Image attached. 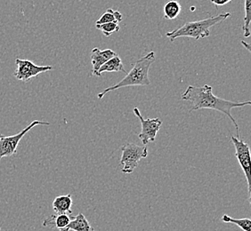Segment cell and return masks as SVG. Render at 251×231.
Wrapping results in <instances>:
<instances>
[{
    "label": "cell",
    "mask_w": 251,
    "mask_h": 231,
    "mask_svg": "<svg viewBox=\"0 0 251 231\" xmlns=\"http://www.w3.org/2000/svg\"><path fill=\"white\" fill-rule=\"evenodd\" d=\"M182 99L191 103L192 108L190 110V112L207 109V110L219 111L223 114L226 115L232 120L236 128L237 137H241L240 132H239V125L231 114V111L235 108L250 106L251 104V101L236 102V101H228V100L219 98L213 94L212 87L208 85H204L203 87L189 86L184 93L182 94Z\"/></svg>",
    "instance_id": "obj_1"
},
{
    "label": "cell",
    "mask_w": 251,
    "mask_h": 231,
    "mask_svg": "<svg viewBox=\"0 0 251 231\" xmlns=\"http://www.w3.org/2000/svg\"><path fill=\"white\" fill-rule=\"evenodd\" d=\"M154 61L155 53L153 51L147 53L145 56L140 58L139 60H137L130 71L126 73V77L120 82L108 87L100 93H98L97 95L98 99L101 100L108 92L115 91L123 87L150 86L149 70L151 64L154 63Z\"/></svg>",
    "instance_id": "obj_2"
},
{
    "label": "cell",
    "mask_w": 251,
    "mask_h": 231,
    "mask_svg": "<svg viewBox=\"0 0 251 231\" xmlns=\"http://www.w3.org/2000/svg\"><path fill=\"white\" fill-rule=\"evenodd\" d=\"M230 16V13H224L206 19L189 22L172 31L167 32L166 37L169 38L171 42H173L178 38H192L196 40L205 39L210 36V29L212 27L221 23Z\"/></svg>",
    "instance_id": "obj_3"
},
{
    "label": "cell",
    "mask_w": 251,
    "mask_h": 231,
    "mask_svg": "<svg viewBox=\"0 0 251 231\" xmlns=\"http://www.w3.org/2000/svg\"><path fill=\"white\" fill-rule=\"evenodd\" d=\"M121 163L122 173H132L138 166L141 159H146L148 156V149L146 146H139L134 143H126L122 147Z\"/></svg>",
    "instance_id": "obj_4"
},
{
    "label": "cell",
    "mask_w": 251,
    "mask_h": 231,
    "mask_svg": "<svg viewBox=\"0 0 251 231\" xmlns=\"http://www.w3.org/2000/svg\"><path fill=\"white\" fill-rule=\"evenodd\" d=\"M49 122L46 121L34 120L24 130L21 131L17 135L12 136H5L0 134V159L5 157H11L17 153V147L20 141L24 138L28 132L37 125H49Z\"/></svg>",
    "instance_id": "obj_5"
},
{
    "label": "cell",
    "mask_w": 251,
    "mask_h": 231,
    "mask_svg": "<svg viewBox=\"0 0 251 231\" xmlns=\"http://www.w3.org/2000/svg\"><path fill=\"white\" fill-rule=\"evenodd\" d=\"M231 140L235 149V157L242 167L243 173L246 176L248 193L250 195V199H251V148L249 143H247L246 141L242 140V137H236L232 135Z\"/></svg>",
    "instance_id": "obj_6"
},
{
    "label": "cell",
    "mask_w": 251,
    "mask_h": 231,
    "mask_svg": "<svg viewBox=\"0 0 251 231\" xmlns=\"http://www.w3.org/2000/svg\"><path fill=\"white\" fill-rule=\"evenodd\" d=\"M15 64L17 65V69H15L14 76L16 79L24 82H28L39 74L53 69L52 66H39L29 60H23L20 58L15 59Z\"/></svg>",
    "instance_id": "obj_7"
},
{
    "label": "cell",
    "mask_w": 251,
    "mask_h": 231,
    "mask_svg": "<svg viewBox=\"0 0 251 231\" xmlns=\"http://www.w3.org/2000/svg\"><path fill=\"white\" fill-rule=\"evenodd\" d=\"M133 111H134L135 116L140 120L141 125H142V131L138 135V137L142 141V143L144 144V146H146L151 141V142L155 141L157 134L162 125L161 119H159V118L145 119L143 117V116L141 115L140 111L136 107L134 108Z\"/></svg>",
    "instance_id": "obj_8"
},
{
    "label": "cell",
    "mask_w": 251,
    "mask_h": 231,
    "mask_svg": "<svg viewBox=\"0 0 251 231\" xmlns=\"http://www.w3.org/2000/svg\"><path fill=\"white\" fill-rule=\"evenodd\" d=\"M117 53L111 49H104L100 50L97 47L92 49L91 51V62H92L93 75L97 76L99 69L101 67L102 64L106 63L108 60L115 56Z\"/></svg>",
    "instance_id": "obj_9"
},
{
    "label": "cell",
    "mask_w": 251,
    "mask_h": 231,
    "mask_svg": "<svg viewBox=\"0 0 251 231\" xmlns=\"http://www.w3.org/2000/svg\"><path fill=\"white\" fill-rule=\"evenodd\" d=\"M73 205V198L71 194L59 196L53 199V209L55 213L62 214L66 213L69 215H72V207Z\"/></svg>",
    "instance_id": "obj_10"
},
{
    "label": "cell",
    "mask_w": 251,
    "mask_h": 231,
    "mask_svg": "<svg viewBox=\"0 0 251 231\" xmlns=\"http://www.w3.org/2000/svg\"><path fill=\"white\" fill-rule=\"evenodd\" d=\"M96 231L93 229L87 218L84 216L82 212H79L77 216L71 219V222L66 228L60 231Z\"/></svg>",
    "instance_id": "obj_11"
},
{
    "label": "cell",
    "mask_w": 251,
    "mask_h": 231,
    "mask_svg": "<svg viewBox=\"0 0 251 231\" xmlns=\"http://www.w3.org/2000/svg\"><path fill=\"white\" fill-rule=\"evenodd\" d=\"M104 72H124L126 73L125 68L122 63L121 57L116 54L115 56L108 60L106 63L101 65L97 72V77H100Z\"/></svg>",
    "instance_id": "obj_12"
},
{
    "label": "cell",
    "mask_w": 251,
    "mask_h": 231,
    "mask_svg": "<svg viewBox=\"0 0 251 231\" xmlns=\"http://www.w3.org/2000/svg\"><path fill=\"white\" fill-rule=\"evenodd\" d=\"M71 222V218L69 214L62 213V214H53L51 216L48 217L44 220L42 225L43 227L52 228V229H58L60 231L66 228L68 224Z\"/></svg>",
    "instance_id": "obj_13"
},
{
    "label": "cell",
    "mask_w": 251,
    "mask_h": 231,
    "mask_svg": "<svg viewBox=\"0 0 251 231\" xmlns=\"http://www.w3.org/2000/svg\"><path fill=\"white\" fill-rule=\"evenodd\" d=\"M181 12V5L176 0H170L164 5V19L175 20Z\"/></svg>",
    "instance_id": "obj_14"
},
{
    "label": "cell",
    "mask_w": 251,
    "mask_h": 231,
    "mask_svg": "<svg viewBox=\"0 0 251 231\" xmlns=\"http://www.w3.org/2000/svg\"><path fill=\"white\" fill-rule=\"evenodd\" d=\"M122 20H123V15H121V12L114 11L110 8L107 10L104 14H102L99 19L97 20L96 24H103V23H112V22L120 23L122 22Z\"/></svg>",
    "instance_id": "obj_15"
},
{
    "label": "cell",
    "mask_w": 251,
    "mask_h": 231,
    "mask_svg": "<svg viewBox=\"0 0 251 231\" xmlns=\"http://www.w3.org/2000/svg\"><path fill=\"white\" fill-rule=\"evenodd\" d=\"M221 221L225 223H232L241 228L243 231H251V220L249 218H242V219H235L232 217L228 216L226 214L223 215Z\"/></svg>",
    "instance_id": "obj_16"
},
{
    "label": "cell",
    "mask_w": 251,
    "mask_h": 231,
    "mask_svg": "<svg viewBox=\"0 0 251 231\" xmlns=\"http://www.w3.org/2000/svg\"><path fill=\"white\" fill-rule=\"evenodd\" d=\"M244 9H245V15L243 17L244 24L242 27L243 30V36L245 38H249L251 36V0H245L244 4Z\"/></svg>",
    "instance_id": "obj_17"
},
{
    "label": "cell",
    "mask_w": 251,
    "mask_h": 231,
    "mask_svg": "<svg viewBox=\"0 0 251 231\" xmlns=\"http://www.w3.org/2000/svg\"><path fill=\"white\" fill-rule=\"evenodd\" d=\"M97 29L101 30L105 37H110L111 34L116 33L120 31V25L118 23H107L103 24H96Z\"/></svg>",
    "instance_id": "obj_18"
},
{
    "label": "cell",
    "mask_w": 251,
    "mask_h": 231,
    "mask_svg": "<svg viewBox=\"0 0 251 231\" xmlns=\"http://www.w3.org/2000/svg\"><path fill=\"white\" fill-rule=\"evenodd\" d=\"M232 0H210V2L216 5V6H223L230 3Z\"/></svg>",
    "instance_id": "obj_19"
},
{
    "label": "cell",
    "mask_w": 251,
    "mask_h": 231,
    "mask_svg": "<svg viewBox=\"0 0 251 231\" xmlns=\"http://www.w3.org/2000/svg\"><path fill=\"white\" fill-rule=\"evenodd\" d=\"M242 44L243 46H246L247 49H248V51H249V52H251V46H250L249 44H247L246 42H244V41H242Z\"/></svg>",
    "instance_id": "obj_20"
},
{
    "label": "cell",
    "mask_w": 251,
    "mask_h": 231,
    "mask_svg": "<svg viewBox=\"0 0 251 231\" xmlns=\"http://www.w3.org/2000/svg\"><path fill=\"white\" fill-rule=\"evenodd\" d=\"M0 231H1V227H0Z\"/></svg>",
    "instance_id": "obj_21"
}]
</instances>
